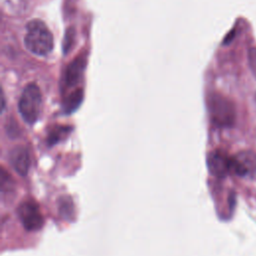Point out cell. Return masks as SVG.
<instances>
[{
    "mask_svg": "<svg viewBox=\"0 0 256 256\" xmlns=\"http://www.w3.org/2000/svg\"><path fill=\"white\" fill-rule=\"evenodd\" d=\"M24 45L27 50L38 56H45L52 51L53 35L42 20L32 19L27 23Z\"/></svg>",
    "mask_w": 256,
    "mask_h": 256,
    "instance_id": "obj_1",
    "label": "cell"
},
{
    "mask_svg": "<svg viewBox=\"0 0 256 256\" xmlns=\"http://www.w3.org/2000/svg\"><path fill=\"white\" fill-rule=\"evenodd\" d=\"M42 96L39 87L35 83L28 84L19 99L18 110L22 119L29 125L34 124L40 115Z\"/></svg>",
    "mask_w": 256,
    "mask_h": 256,
    "instance_id": "obj_2",
    "label": "cell"
},
{
    "mask_svg": "<svg viewBox=\"0 0 256 256\" xmlns=\"http://www.w3.org/2000/svg\"><path fill=\"white\" fill-rule=\"evenodd\" d=\"M209 112L212 122L218 127H231L235 122V106L223 95L214 94L210 97Z\"/></svg>",
    "mask_w": 256,
    "mask_h": 256,
    "instance_id": "obj_3",
    "label": "cell"
},
{
    "mask_svg": "<svg viewBox=\"0 0 256 256\" xmlns=\"http://www.w3.org/2000/svg\"><path fill=\"white\" fill-rule=\"evenodd\" d=\"M17 215L22 226L27 231L40 230L44 224V218L40 209L32 200L22 202L17 208Z\"/></svg>",
    "mask_w": 256,
    "mask_h": 256,
    "instance_id": "obj_4",
    "label": "cell"
},
{
    "mask_svg": "<svg viewBox=\"0 0 256 256\" xmlns=\"http://www.w3.org/2000/svg\"><path fill=\"white\" fill-rule=\"evenodd\" d=\"M230 171L238 176H246L256 171V154L243 150L230 157Z\"/></svg>",
    "mask_w": 256,
    "mask_h": 256,
    "instance_id": "obj_5",
    "label": "cell"
},
{
    "mask_svg": "<svg viewBox=\"0 0 256 256\" xmlns=\"http://www.w3.org/2000/svg\"><path fill=\"white\" fill-rule=\"evenodd\" d=\"M207 166L210 173L218 178L225 177L230 171V158L222 151L215 150L207 157Z\"/></svg>",
    "mask_w": 256,
    "mask_h": 256,
    "instance_id": "obj_6",
    "label": "cell"
},
{
    "mask_svg": "<svg viewBox=\"0 0 256 256\" xmlns=\"http://www.w3.org/2000/svg\"><path fill=\"white\" fill-rule=\"evenodd\" d=\"M9 161H10V164L13 167V169L19 175H21V176L27 175V173L29 171L31 159H30L29 151L26 147H24L22 145H18L16 147H14L10 151Z\"/></svg>",
    "mask_w": 256,
    "mask_h": 256,
    "instance_id": "obj_7",
    "label": "cell"
},
{
    "mask_svg": "<svg viewBox=\"0 0 256 256\" xmlns=\"http://www.w3.org/2000/svg\"><path fill=\"white\" fill-rule=\"evenodd\" d=\"M86 59L82 55H78L66 68L64 73V86L70 88L78 84L85 68Z\"/></svg>",
    "mask_w": 256,
    "mask_h": 256,
    "instance_id": "obj_8",
    "label": "cell"
},
{
    "mask_svg": "<svg viewBox=\"0 0 256 256\" xmlns=\"http://www.w3.org/2000/svg\"><path fill=\"white\" fill-rule=\"evenodd\" d=\"M83 99L82 89H77L68 95L63 102V110L66 114L73 113L81 104Z\"/></svg>",
    "mask_w": 256,
    "mask_h": 256,
    "instance_id": "obj_9",
    "label": "cell"
},
{
    "mask_svg": "<svg viewBox=\"0 0 256 256\" xmlns=\"http://www.w3.org/2000/svg\"><path fill=\"white\" fill-rule=\"evenodd\" d=\"M59 211L63 218L70 220L74 214L73 201L69 197H62L59 200Z\"/></svg>",
    "mask_w": 256,
    "mask_h": 256,
    "instance_id": "obj_10",
    "label": "cell"
},
{
    "mask_svg": "<svg viewBox=\"0 0 256 256\" xmlns=\"http://www.w3.org/2000/svg\"><path fill=\"white\" fill-rule=\"evenodd\" d=\"M70 131H71V127H65V126L55 127L49 134L48 143L50 145L58 143L61 139L65 138L66 135H68L70 133Z\"/></svg>",
    "mask_w": 256,
    "mask_h": 256,
    "instance_id": "obj_11",
    "label": "cell"
},
{
    "mask_svg": "<svg viewBox=\"0 0 256 256\" xmlns=\"http://www.w3.org/2000/svg\"><path fill=\"white\" fill-rule=\"evenodd\" d=\"M248 63L249 67L256 78V47H250L248 50Z\"/></svg>",
    "mask_w": 256,
    "mask_h": 256,
    "instance_id": "obj_12",
    "label": "cell"
},
{
    "mask_svg": "<svg viewBox=\"0 0 256 256\" xmlns=\"http://www.w3.org/2000/svg\"><path fill=\"white\" fill-rule=\"evenodd\" d=\"M73 35H74V32L73 31H67L66 32V36H65V41H64V45H63V50L65 51V53L68 51L69 47L71 46L72 44V41L73 40Z\"/></svg>",
    "mask_w": 256,
    "mask_h": 256,
    "instance_id": "obj_13",
    "label": "cell"
}]
</instances>
